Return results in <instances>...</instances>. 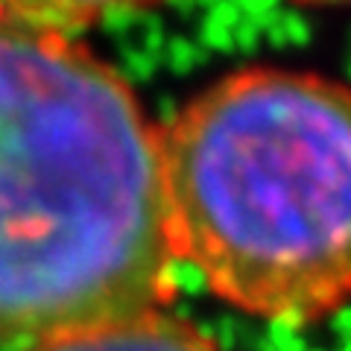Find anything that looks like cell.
Wrapping results in <instances>:
<instances>
[{"mask_svg":"<svg viewBox=\"0 0 351 351\" xmlns=\"http://www.w3.org/2000/svg\"><path fill=\"white\" fill-rule=\"evenodd\" d=\"M158 126L80 38L0 9V346L167 307Z\"/></svg>","mask_w":351,"mask_h":351,"instance_id":"obj_1","label":"cell"},{"mask_svg":"<svg viewBox=\"0 0 351 351\" xmlns=\"http://www.w3.org/2000/svg\"><path fill=\"white\" fill-rule=\"evenodd\" d=\"M176 261L219 302L313 325L351 302V88L243 68L158 129Z\"/></svg>","mask_w":351,"mask_h":351,"instance_id":"obj_2","label":"cell"},{"mask_svg":"<svg viewBox=\"0 0 351 351\" xmlns=\"http://www.w3.org/2000/svg\"><path fill=\"white\" fill-rule=\"evenodd\" d=\"M302 6H337V3H351V0H293Z\"/></svg>","mask_w":351,"mask_h":351,"instance_id":"obj_5","label":"cell"},{"mask_svg":"<svg viewBox=\"0 0 351 351\" xmlns=\"http://www.w3.org/2000/svg\"><path fill=\"white\" fill-rule=\"evenodd\" d=\"M158 0H0V9L27 24L56 29L64 36H80L97 21L123 9H141Z\"/></svg>","mask_w":351,"mask_h":351,"instance_id":"obj_4","label":"cell"},{"mask_svg":"<svg viewBox=\"0 0 351 351\" xmlns=\"http://www.w3.org/2000/svg\"><path fill=\"white\" fill-rule=\"evenodd\" d=\"M24 351H226L211 334L184 316L158 307L129 319L59 334Z\"/></svg>","mask_w":351,"mask_h":351,"instance_id":"obj_3","label":"cell"}]
</instances>
